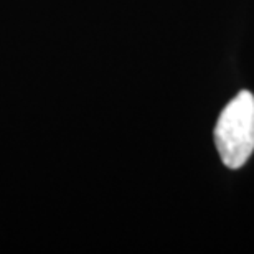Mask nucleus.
<instances>
[{
    "label": "nucleus",
    "mask_w": 254,
    "mask_h": 254,
    "mask_svg": "<svg viewBox=\"0 0 254 254\" xmlns=\"http://www.w3.org/2000/svg\"><path fill=\"white\" fill-rule=\"evenodd\" d=\"M215 142L228 169H241L254 152V96L241 91L221 111L215 127Z\"/></svg>",
    "instance_id": "nucleus-1"
}]
</instances>
